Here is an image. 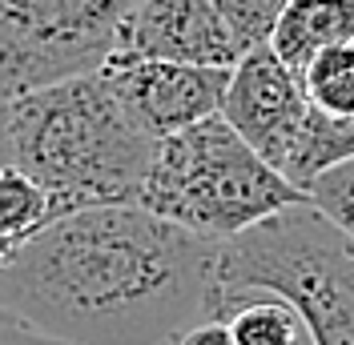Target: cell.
<instances>
[{
    "label": "cell",
    "instance_id": "ac0fdd59",
    "mask_svg": "<svg viewBox=\"0 0 354 345\" xmlns=\"http://www.w3.org/2000/svg\"><path fill=\"white\" fill-rule=\"evenodd\" d=\"M12 249H17L12 241H4V237H0V269H4V261L12 257Z\"/></svg>",
    "mask_w": 354,
    "mask_h": 345
},
{
    "label": "cell",
    "instance_id": "5bb4252c",
    "mask_svg": "<svg viewBox=\"0 0 354 345\" xmlns=\"http://www.w3.org/2000/svg\"><path fill=\"white\" fill-rule=\"evenodd\" d=\"M221 12V21L234 28V37L242 41V48H258V44L270 41L274 32V21L282 17L290 0H209Z\"/></svg>",
    "mask_w": 354,
    "mask_h": 345
},
{
    "label": "cell",
    "instance_id": "52a82bcc",
    "mask_svg": "<svg viewBox=\"0 0 354 345\" xmlns=\"http://www.w3.org/2000/svg\"><path fill=\"white\" fill-rule=\"evenodd\" d=\"M242 57V41L209 0H137L117 32L109 61H181L234 68Z\"/></svg>",
    "mask_w": 354,
    "mask_h": 345
},
{
    "label": "cell",
    "instance_id": "8992f818",
    "mask_svg": "<svg viewBox=\"0 0 354 345\" xmlns=\"http://www.w3.org/2000/svg\"><path fill=\"white\" fill-rule=\"evenodd\" d=\"M218 112L270 169L286 172L298 132L306 125L310 101L302 92V77L282 65L270 44H258L230 68Z\"/></svg>",
    "mask_w": 354,
    "mask_h": 345
},
{
    "label": "cell",
    "instance_id": "d6986e66",
    "mask_svg": "<svg viewBox=\"0 0 354 345\" xmlns=\"http://www.w3.org/2000/svg\"><path fill=\"white\" fill-rule=\"evenodd\" d=\"M298 345H314V337H310V329H306V337H302V342H298Z\"/></svg>",
    "mask_w": 354,
    "mask_h": 345
},
{
    "label": "cell",
    "instance_id": "9a60e30c",
    "mask_svg": "<svg viewBox=\"0 0 354 345\" xmlns=\"http://www.w3.org/2000/svg\"><path fill=\"white\" fill-rule=\"evenodd\" d=\"M169 345H234V337H230V325L221 317H198V322L185 325Z\"/></svg>",
    "mask_w": 354,
    "mask_h": 345
},
{
    "label": "cell",
    "instance_id": "8fae6325",
    "mask_svg": "<svg viewBox=\"0 0 354 345\" xmlns=\"http://www.w3.org/2000/svg\"><path fill=\"white\" fill-rule=\"evenodd\" d=\"M53 217H61L53 197L44 193L28 172L17 169V165L0 169V237L21 245L32 233H41Z\"/></svg>",
    "mask_w": 354,
    "mask_h": 345
},
{
    "label": "cell",
    "instance_id": "277c9868",
    "mask_svg": "<svg viewBox=\"0 0 354 345\" xmlns=\"http://www.w3.org/2000/svg\"><path fill=\"white\" fill-rule=\"evenodd\" d=\"M218 289H266L298 309L314 345H354V241L310 201L218 241Z\"/></svg>",
    "mask_w": 354,
    "mask_h": 345
},
{
    "label": "cell",
    "instance_id": "6da1fadb",
    "mask_svg": "<svg viewBox=\"0 0 354 345\" xmlns=\"http://www.w3.org/2000/svg\"><path fill=\"white\" fill-rule=\"evenodd\" d=\"M218 241L141 205L53 217L0 269V313L68 345H169L205 317Z\"/></svg>",
    "mask_w": 354,
    "mask_h": 345
},
{
    "label": "cell",
    "instance_id": "2e32d148",
    "mask_svg": "<svg viewBox=\"0 0 354 345\" xmlns=\"http://www.w3.org/2000/svg\"><path fill=\"white\" fill-rule=\"evenodd\" d=\"M0 345H68V342H57L48 333H37V329H28L24 322L0 313Z\"/></svg>",
    "mask_w": 354,
    "mask_h": 345
},
{
    "label": "cell",
    "instance_id": "7a4b0ae2",
    "mask_svg": "<svg viewBox=\"0 0 354 345\" xmlns=\"http://www.w3.org/2000/svg\"><path fill=\"white\" fill-rule=\"evenodd\" d=\"M12 165L24 169L57 213L85 205H133L157 137L137 125L97 72L8 101Z\"/></svg>",
    "mask_w": 354,
    "mask_h": 345
},
{
    "label": "cell",
    "instance_id": "e0dca14e",
    "mask_svg": "<svg viewBox=\"0 0 354 345\" xmlns=\"http://www.w3.org/2000/svg\"><path fill=\"white\" fill-rule=\"evenodd\" d=\"M12 165V132H8V101L0 97V169Z\"/></svg>",
    "mask_w": 354,
    "mask_h": 345
},
{
    "label": "cell",
    "instance_id": "9c48e42d",
    "mask_svg": "<svg viewBox=\"0 0 354 345\" xmlns=\"http://www.w3.org/2000/svg\"><path fill=\"white\" fill-rule=\"evenodd\" d=\"M274 57L294 72L334 44H354V0H290L270 32Z\"/></svg>",
    "mask_w": 354,
    "mask_h": 345
},
{
    "label": "cell",
    "instance_id": "30bf717a",
    "mask_svg": "<svg viewBox=\"0 0 354 345\" xmlns=\"http://www.w3.org/2000/svg\"><path fill=\"white\" fill-rule=\"evenodd\" d=\"M351 157H354V117H326V112L310 108L282 177L306 193V185L318 172L334 169V165H342Z\"/></svg>",
    "mask_w": 354,
    "mask_h": 345
},
{
    "label": "cell",
    "instance_id": "7c38bea8",
    "mask_svg": "<svg viewBox=\"0 0 354 345\" xmlns=\"http://www.w3.org/2000/svg\"><path fill=\"white\" fill-rule=\"evenodd\" d=\"M298 77L310 108L326 117H354V44L322 48Z\"/></svg>",
    "mask_w": 354,
    "mask_h": 345
},
{
    "label": "cell",
    "instance_id": "5b68a950",
    "mask_svg": "<svg viewBox=\"0 0 354 345\" xmlns=\"http://www.w3.org/2000/svg\"><path fill=\"white\" fill-rule=\"evenodd\" d=\"M137 0H0V97L88 77L117 48Z\"/></svg>",
    "mask_w": 354,
    "mask_h": 345
},
{
    "label": "cell",
    "instance_id": "ba28073f",
    "mask_svg": "<svg viewBox=\"0 0 354 345\" xmlns=\"http://www.w3.org/2000/svg\"><path fill=\"white\" fill-rule=\"evenodd\" d=\"M101 77L149 137H169L205 117H218L230 68L181 61H109Z\"/></svg>",
    "mask_w": 354,
    "mask_h": 345
},
{
    "label": "cell",
    "instance_id": "3957f363",
    "mask_svg": "<svg viewBox=\"0 0 354 345\" xmlns=\"http://www.w3.org/2000/svg\"><path fill=\"white\" fill-rule=\"evenodd\" d=\"M298 201L306 193L270 169L218 112L157 137L133 205L198 237L230 241Z\"/></svg>",
    "mask_w": 354,
    "mask_h": 345
},
{
    "label": "cell",
    "instance_id": "4fadbf2b",
    "mask_svg": "<svg viewBox=\"0 0 354 345\" xmlns=\"http://www.w3.org/2000/svg\"><path fill=\"white\" fill-rule=\"evenodd\" d=\"M306 201L330 221L338 233H346L354 241V157L326 172H318L306 185Z\"/></svg>",
    "mask_w": 354,
    "mask_h": 345
}]
</instances>
